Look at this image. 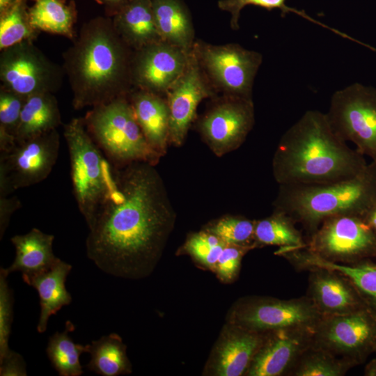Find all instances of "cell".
<instances>
[{"instance_id":"1","label":"cell","mask_w":376,"mask_h":376,"mask_svg":"<svg viewBox=\"0 0 376 376\" xmlns=\"http://www.w3.org/2000/svg\"><path fill=\"white\" fill-rule=\"evenodd\" d=\"M115 175L116 185L89 228L86 255L108 274L136 279L154 267L168 233L170 212L152 164L115 167Z\"/></svg>"},{"instance_id":"2","label":"cell","mask_w":376,"mask_h":376,"mask_svg":"<svg viewBox=\"0 0 376 376\" xmlns=\"http://www.w3.org/2000/svg\"><path fill=\"white\" fill-rule=\"evenodd\" d=\"M134 50L117 33L112 19L85 23L63 53V68L75 109L95 107L127 96L132 85Z\"/></svg>"},{"instance_id":"3","label":"cell","mask_w":376,"mask_h":376,"mask_svg":"<svg viewBox=\"0 0 376 376\" xmlns=\"http://www.w3.org/2000/svg\"><path fill=\"white\" fill-rule=\"evenodd\" d=\"M367 166L331 127L326 113L308 110L283 134L273 159L282 185H322L350 179Z\"/></svg>"},{"instance_id":"4","label":"cell","mask_w":376,"mask_h":376,"mask_svg":"<svg viewBox=\"0 0 376 376\" xmlns=\"http://www.w3.org/2000/svg\"><path fill=\"white\" fill-rule=\"evenodd\" d=\"M376 203V163L357 176L322 185H282L274 205L311 235L327 219L343 214L363 217Z\"/></svg>"},{"instance_id":"5","label":"cell","mask_w":376,"mask_h":376,"mask_svg":"<svg viewBox=\"0 0 376 376\" xmlns=\"http://www.w3.org/2000/svg\"><path fill=\"white\" fill-rule=\"evenodd\" d=\"M72 189L78 208L88 228L107 195L116 185L115 167L88 132L84 118L64 125Z\"/></svg>"},{"instance_id":"6","label":"cell","mask_w":376,"mask_h":376,"mask_svg":"<svg viewBox=\"0 0 376 376\" xmlns=\"http://www.w3.org/2000/svg\"><path fill=\"white\" fill-rule=\"evenodd\" d=\"M83 118L90 136L114 167L157 162L159 155L147 142L127 96L93 107Z\"/></svg>"},{"instance_id":"7","label":"cell","mask_w":376,"mask_h":376,"mask_svg":"<svg viewBox=\"0 0 376 376\" xmlns=\"http://www.w3.org/2000/svg\"><path fill=\"white\" fill-rule=\"evenodd\" d=\"M326 115L342 139L376 163V89L354 83L336 91Z\"/></svg>"},{"instance_id":"8","label":"cell","mask_w":376,"mask_h":376,"mask_svg":"<svg viewBox=\"0 0 376 376\" xmlns=\"http://www.w3.org/2000/svg\"><path fill=\"white\" fill-rule=\"evenodd\" d=\"M304 248L325 260L351 265L376 256V231L361 217L338 215L325 219Z\"/></svg>"},{"instance_id":"9","label":"cell","mask_w":376,"mask_h":376,"mask_svg":"<svg viewBox=\"0 0 376 376\" xmlns=\"http://www.w3.org/2000/svg\"><path fill=\"white\" fill-rule=\"evenodd\" d=\"M312 345L345 359L354 366L376 351V312L369 307L340 315L322 317Z\"/></svg>"},{"instance_id":"10","label":"cell","mask_w":376,"mask_h":376,"mask_svg":"<svg viewBox=\"0 0 376 376\" xmlns=\"http://www.w3.org/2000/svg\"><path fill=\"white\" fill-rule=\"evenodd\" d=\"M65 72L50 61L33 41L26 40L1 51V86L25 97L58 91Z\"/></svg>"},{"instance_id":"11","label":"cell","mask_w":376,"mask_h":376,"mask_svg":"<svg viewBox=\"0 0 376 376\" xmlns=\"http://www.w3.org/2000/svg\"><path fill=\"white\" fill-rule=\"evenodd\" d=\"M60 147L57 129L17 142L0 153V196L45 180L54 168Z\"/></svg>"},{"instance_id":"12","label":"cell","mask_w":376,"mask_h":376,"mask_svg":"<svg viewBox=\"0 0 376 376\" xmlns=\"http://www.w3.org/2000/svg\"><path fill=\"white\" fill-rule=\"evenodd\" d=\"M322 317L306 295L290 299L253 297L236 307L233 324L260 333L285 329L314 330Z\"/></svg>"},{"instance_id":"13","label":"cell","mask_w":376,"mask_h":376,"mask_svg":"<svg viewBox=\"0 0 376 376\" xmlns=\"http://www.w3.org/2000/svg\"><path fill=\"white\" fill-rule=\"evenodd\" d=\"M194 51L212 82L230 96L251 98L257 71L262 63L260 53L236 44L212 45L197 42Z\"/></svg>"},{"instance_id":"14","label":"cell","mask_w":376,"mask_h":376,"mask_svg":"<svg viewBox=\"0 0 376 376\" xmlns=\"http://www.w3.org/2000/svg\"><path fill=\"white\" fill-rule=\"evenodd\" d=\"M190 52L162 40L134 50L132 85L158 95L167 92L185 70Z\"/></svg>"},{"instance_id":"15","label":"cell","mask_w":376,"mask_h":376,"mask_svg":"<svg viewBox=\"0 0 376 376\" xmlns=\"http://www.w3.org/2000/svg\"><path fill=\"white\" fill-rule=\"evenodd\" d=\"M313 330L285 329L265 332L245 375H288L301 355L312 345Z\"/></svg>"},{"instance_id":"16","label":"cell","mask_w":376,"mask_h":376,"mask_svg":"<svg viewBox=\"0 0 376 376\" xmlns=\"http://www.w3.org/2000/svg\"><path fill=\"white\" fill-rule=\"evenodd\" d=\"M166 93L170 113L169 139L179 145L186 136L199 102L211 93L194 50L189 53L183 73Z\"/></svg>"},{"instance_id":"17","label":"cell","mask_w":376,"mask_h":376,"mask_svg":"<svg viewBox=\"0 0 376 376\" xmlns=\"http://www.w3.org/2000/svg\"><path fill=\"white\" fill-rule=\"evenodd\" d=\"M254 123L251 98L230 96L210 111L201 122V130L211 146L217 150L238 146Z\"/></svg>"},{"instance_id":"18","label":"cell","mask_w":376,"mask_h":376,"mask_svg":"<svg viewBox=\"0 0 376 376\" xmlns=\"http://www.w3.org/2000/svg\"><path fill=\"white\" fill-rule=\"evenodd\" d=\"M307 271L306 296L322 317L345 315L368 307L355 286L340 272L322 267Z\"/></svg>"},{"instance_id":"19","label":"cell","mask_w":376,"mask_h":376,"mask_svg":"<svg viewBox=\"0 0 376 376\" xmlns=\"http://www.w3.org/2000/svg\"><path fill=\"white\" fill-rule=\"evenodd\" d=\"M264 334L233 324L217 347L214 361L215 374L221 376L246 374Z\"/></svg>"},{"instance_id":"20","label":"cell","mask_w":376,"mask_h":376,"mask_svg":"<svg viewBox=\"0 0 376 376\" xmlns=\"http://www.w3.org/2000/svg\"><path fill=\"white\" fill-rule=\"evenodd\" d=\"M130 102L141 131L152 149L164 152L169 134L168 102L158 94L139 89L130 92Z\"/></svg>"},{"instance_id":"21","label":"cell","mask_w":376,"mask_h":376,"mask_svg":"<svg viewBox=\"0 0 376 376\" xmlns=\"http://www.w3.org/2000/svg\"><path fill=\"white\" fill-rule=\"evenodd\" d=\"M72 265L58 258L54 265L40 274L22 276L23 281L34 288L39 295L40 313L37 331L44 333L51 315L72 302V296L65 288V281Z\"/></svg>"},{"instance_id":"22","label":"cell","mask_w":376,"mask_h":376,"mask_svg":"<svg viewBox=\"0 0 376 376\" xmlns=\"http://www.w3.org/2000/svg\"><path fill=\"white\" fill-rule=\"evenodd\" d=\"M112 22L117 33L133 50L162 40L151 0H127L116 12Z\"/></svg>"},{"instance_id":"23","label":"cell","mask_w":376,"mask_h":376,"mask_svg":"<svg viewBox=\"0 0 376 376\" xmlns=\"http://www.w3.org/2000/svg\"><path fill=\"white\" fill-rule=\"evenodd\" d=\"M54 236L33 228L24 235H17L10 241L15 249V257L6 272L10 274L20 272L29 276L51 268L58 258L53 252Z\"/></svg>"},{"instance_id":"24","label":"cell","mask_w":376,"mask_h":376,"mask_svg":"<svg viewBox=\"0 0 376 376\" xmlns=\"http://www.w3.org/2000/svg\"><path fill=\"white\" fill-rule=\"evenodd\" d=\"M294 265L299 270L322 267L340 272L355 286L368 306L376 312V264L369 259L351 265L336 263L304 249L295 253Z\"/></svg>"},{"instance_id":"25","label":"cell","mask_w":376,"mask_h":376,"mask_svg":"<svg viewBox=\"0 0 376 376\" xmlns=\"http://www.w3.org/2000/svg\"><path fill=\"white\" fill-rule=\"evenodd\" d=\"M161 40L187 52L193 47L194 31L188 8L181 0H151Z\"/></svg>"},{"instance_id":"26","label":"cell","mask_w":376,"mask_h":376,"mask_svg":"<svg viewBox=\"0 0 376 376\" xmlns=\"http://www.w3.org/2000/svg\"><path fill=\"white\" fill-rule=\"evenodd\" d=\"M61 125L58 104L54 93H42L26 97L15 133L23 141L57 129Z\"/></svg>"},{"instance_id":"27","label":"cell","mask_w":376,"mask_h":376,"mask_svg":"<svg viewBox=\"0 0 376 376\" xmlns=\"http://www.w3.org/2000/svg\"><path fill=\"white\" fill-rule=\"evenodd\" d=\"M28 9L29 21L37 31L60 35L72 41L77 33L74 29L76 22L75 8L65 0H33Z\"/></svg>"},{"instance_id":"28","label":"cell","mask_w":376,"mask_h":376,"mask_svg":"<svg viewBox=\"0 0 376 376\" xmlns=\"http://www.w3.org/2000/svg\"><path fill=\"white\" fill-rule=\"evenodd\" d=\"M295 224L292 217L276 209L270 217L255 222L254 244L279 246L278 250L304 248L306 242Z\"/></svg>"},{"instance_id":"29","label":"cell","mask_w":376,"mask_h":376,"mask_svg":"<svg viewBox=\"0 0 376 376\" xmlns=\"http://www.w3.org/2000/svg\"><path fill=\"white\" fill-rule=\"evenodd\" d=\"M91 359L86 368L102 376H117L129 373L130 363L125 346L116 334L102 336L90 344Z\"/></svg>"},{"instance_id":"30","label":"cell","mask_w":376,"mask_h":376,"mask_svg":"<svg viewBox=\"0 0 376 376\" xmlns=\"http://www.w3.org/2000/svg\"><path fill=\"white\" fill-rule=\"evenodd\" d=\"M74 329L72 323L67 321L65 330L56 332L48 340V359L61 376H80L84 373L79 357L82 353L88 352L90 344L75 343L69 335Z\"/></svg>"},{"instance_id":"31","label":"cell","mask_w":376,"mask_h":376,"mask_svg":"<svg viewBox=\"0 0 376 376\" xmlns=\"http://www.w3.org/2000/svg\"><path fill=\"white\" fill-rule=\"evenodd\" d=\"M354 366L311 345L288 373L290 376H343Z\"/></svg>"},{"instance_id":"32","label":"cell","mask_w":376,"mask_h":376,"mask_svg":"<svg viewBox=\"0 0 376 376\" xmlns=\"http://www.w3.org/2000/svg\"><path fill=\"white\" fill-rule=\"evenodd\" d=\"M40 32L31 26L25 0H19L0 14V50L23 41H33Z\"/></svg>"},{"instance_id":"33","label":"cell","mask_w":376,"mask_h":376,"mask_svg":"<svg viewBox=\"0 0 376 376\" xmlns=\"http://www.w3.org/2000/svg\"><path fill=\"white\" fill-rule=\"evenodd\" d=\"M26 99L1 85L0 153L8 152L17 143L15 133Z\"/></svg>"},{"instance_id":"34","label":"cell","mask_w":376,"mask_h":376,"mask_svg":"<svg viewBox=\"0 0 376 376\" xmlns=\"http://www.w3.org/2000/svg\"><path fill=\"white\" fill-rule=\"evenodd\" d=\"M255 222L242 217H229L219 220L211 229L227 244L256 246L253 242Z\"/></svg>"},{"instance_id":"35","label":"cell","mask_w":376,"mask_h":376,"mask_svg":"<svg viewBox=\"0 0 376 376\" xmlns=\"http://www.w3.org/2000/svg\"><path fill=\"white\" fill-rule=\"evenodd\" d=\"M223 240L212 233L194 235L187 243V250L196 260L209 267H215L218 259L226 246Z\"/></svg>"},{"instance_id":"36","label":"cell","mask_w":376,"mask_h":376,"mask_svg":"<svg viewBox=\"0 0 376 376\" xmlns=\"http://www.w3.org/2000/svg\"><path fill=\"white\" fill-rule=\"evenodd\" d=\"M8 274L0 269V361L10 351L8 342L13 319V296L8 282Z\"/></svg>"},{"instance_id":"37","label":"cell","mask_w":376,"mask_h":376,"mask_svg":"<svg viewBox=\"0 0 376 376\" xmlns=\"http://www.w3.org/2000/svg\"><path fill=\"white\" fill-rule=\"evenodd\" d=\"M285 2V0H219L218 7L231 15V28L237 30L239 29L238 21L240 12L246 6L254 5L269 10L280 9L283 15L290 11H295L288 7Z\"/></svg>"},{"instance_id":"38","label":"cell","mask_w":376,"mask_h":376,"mask_svg":"<svg viewBox=\"0 0 376 376\" xmlns=\"http://www.w3.org/2000/svg\"><path fill=\"white\" fill-rule=\"evenodd\" d=\"M254 247L253 246L226 244L218 259L215 268L219 276L226 281L232 280L239 270L243 256Z\"/></svg>"},{"instance_id":"39","label":"cell","mask_w":376,"mask_h":376,"mask_svg":"<svg viewBox=\"0 0 376 376\" xmlns=\"http://www.w3.org/2000/svg\"><path fill=\"white\" fill-rule=\"evenodd\" d=\"M26 363L19 353L11 351L0 361L1 376H26Z\"/></svg>"},{"instance_id":"40","label":"cell","mask_w":376,"mask_h":376,"mask_svg":"<svg viewBox=\"0 0 376 376\" xmlns=\"http://www.w3.org/2000/svg\"><path fill=\"white\" fill-rule=\"evenodd\" d=\"M21 207L17 196H0V239L1 240L8 226L12 214Z\"/></svg>"},{"instance_id":"41","label":"cell","mask_w":376,"mask_h":376,"mask_svg":"<svg viewBox=\"0 0 376 376\" xmlns=\"http://www.w3.org/2000/svg\"><path fill=\"white\" fill-rule=\"evenodd\" d=\"M363 219L376 231V203L366 213Z\"/></svg>"},{"instance_id":"42","label":"cell","mask_w":376,"mask_h":376,"mask_svg":"<svg viewBox=\"0 0 376 376\" xmlns=\"http://www.w3.org/2000/svg\"><path fill=\"white\" fill-rule=\"evenodd\" d=\"M364 375L376 376V359L371 360L365 367Z\"/></svg>"},{"instance_id":"43","label":"cell","mask_w":376,"mask_h":376,"mask_svg":"<svg viewBox=\"0 0 376 376\" xmlns=\"http://www.w3.org/2000/svg\"><path fill=\"white\" fill-rule=\"evenodd\" d=\"M18 1L19 0H0V14L8 10Z\"/></svg>"},{"instance_id":"44","label":"cell","mask_w":376,"mask_h":376,"mask_svg":"<svg viewBox=\"0 0 376 376\" xmlns=\"http://www.w3.org/2000/svg\"><path fill=\"white\" fill-rule=\"evenodd\" d=\"M102 1L109 4L117 5L119 9L127 0H102Z\"/></svg>"},{"instance_id":"45","label":"cell","mask_w":376,"mask_h":376,"mask_svg":"<svg viewBox=\"0 0 376 376\" xmlns=\"http://www.w3.org/2000/svg\"><path fill=\"white\" fill-rule=\"evenodd\" d=\"M376 352V351H375Z\"/></svg>"}]
</instances>
